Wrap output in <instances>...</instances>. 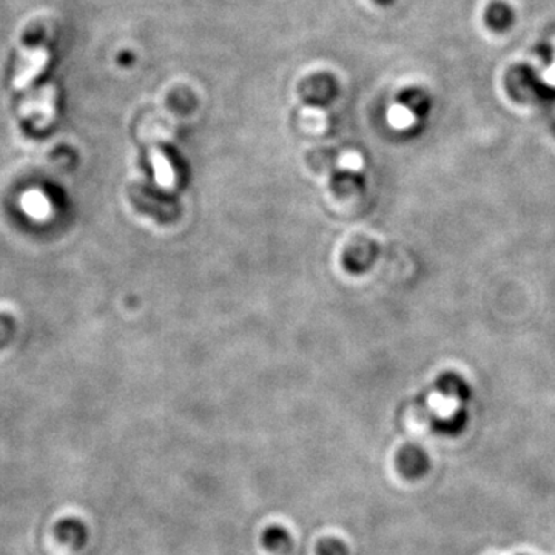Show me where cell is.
<instances>
[{
  "mask_svg": "<svg viewBox=\"0 0 555 555\" xmlns=\"http://www.w3.org/2000/svg\"><path fill=\"white\" fill-rule=\"evenodd\" d=\"M50 59V53L44 46H33V48H24L19 53L17 63L15 68V79L13 85L15 90H24L28 87L36 77H39L42 70L46 67Z\"/></svg>",
  "mask_w": 555,
  "mask_h": 555,
  "instance_id": "obj_1",
  "label": "cell"
},
{
  "mask_svg": "<svg viewBox=\"0 0 555 555\" xmlns=\"http://www.w3.org/2000/svg\"><path fill=\"white\" fill-rule=\"evenodd\" d=\"M21 112L26 118H33L37 127L52 123L56 112V92L52 85H45L39 92H33L22 103Z\"/></svg>",
  "mask_w": 555,
  "mask_h": 555,
  "instance_id": "obj_2",
  "label": "cell"
},
{
  "mask_svg": "<svg viewBox=\"0 0 555 555\" xmlns=\"http://www.w3.org/2000/svg\"><path fill=\"white\" fill-rule=\"evenodd\" d=\"M396 466L404 477L418 478L427 472L429 458L420 447L406 446L396 455Z\"/></svg>",
  "mask_w": 555,
  "mask_h": 555,
  "instance_id": "obj_3",
  "label": "cell"
},
{
  "mask_svg": "<svg viewBox=\"0 0 555 555\" xmlns=\"http://www.w3.org/2000/svg\"><path fill=\"white\" fill-rule=\"evenodd\" d=\"M262 545L273 554L287 555L292 550V535L283 526L272 524L262 532Z\"/></svg>",
  "mask_w": 555,
  "mask_h": 555,
  "instance_id": "obj_4",
  "label": "cell"
},
{
  "mask_svg": "<svg viewBox=\"0 0 555 555\" xmlns=\"http://www.w3.org/2000/svg\"><path fill=\"white\" fill-rule=\"evenodd\" d=\"M514 11L501 0H495L486 10V24L491 30L497 31V33L508 31L514 24Z\"/></svg>",
  "mask_w": 555,
  "mask_h": 555,
  "instance_id": "obj_5",
  "label": "cell"
},
{
  "mask_svg": "<svg viewBox=\"0 0 555 555\" xmlns=\"http://www.w3.org/2000/svg\"><path fill=\"white\" fill-rule=\"evenodd\" d=\"M22 206L25 209L26 213H30L34 218H45L52 209L45 196L37 193V191H31L28 195L24 196Z\"/></svg>",
  "mask_w": 555,
  "mask_h": 555,
  "instance_id": "obj_6",
  "label": "cell"
},
{
  "mask_svg": "<svg viewBox=\"0 0 555 555\" xmlns=\"http://www.w3.org/2000/svg\"><path fill=\"white\" fill-rule=\"evenodd\" d=\"M316 555H349V548L343 540L324 537L316 545Z\"/></svg>",
  "mask_w": 555,
  "mask_h": 555,
  "instance_id": "obj_7",
  "label": "cell"
},
{
  "mask_svg": "<svg viewBox=\"0 0 555 555\" xmlns=\"http://www.w3.org/2000/svg\"><path fill=\"white\" fill-rule=\"evenodd\" d=\"M376 4H380V5H391L394 4V0H375Z\"/></svg>",
  "mask_w": 555,
  "mask_h": 555,
  "instance_id": "obj_8",
  "label": "cell"
}]
</instances>
